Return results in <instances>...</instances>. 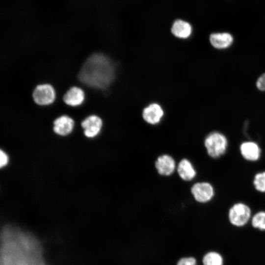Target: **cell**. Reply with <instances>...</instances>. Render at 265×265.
I'll use <instances>...</instances> for the list:
<instances>
[{"instance_id": "obj_16", "label": "cell", "mask_w": 265, "mask_h": 265, "mask_svg": "<svg viewBox=\"0 0 265 265\" xmlns=\"http://www.w3.org/2000/svg\"><path fill=\"white\" fill-rule=\"evenodd\" d=\"M251 224L254 228L265 231V212L261 211L256 213L252 218Z\"/></svg>"}, {"instance_id": "obj_6", "label": "cell", "mask_w": 265, "mask_h": 265, "mask_svg": "<svg viewBox=\"0 0 265 265\" xmlns=\"http://www.w3.org/2000/svg\"><path fill=\"white\" fill-rule=\"evenodd\" d=\"M75 126L74 119L67 115H61L53 122V130L57 134L66 136L70 134Z\"/></svg>"}, {"instance_id": "obj_9", "label": "cell", "mask_w": 265, "mask_h": 265, "mask_svg": "<svg viewBox=\"0 0 265 265\" xmlns=\"http://www.w3.org/2000/svg\"><path fill=\"white\" fill-rule=\"evenodd\" d=\"M164 114L161 106L157 103H152L145 107L142 111L143 119L148 123L154 125L159 123Z\"/></svg>"}, {"instance_id": "obj_15", "label": "cell", "mask_w": 265, "mask_h": 265, "mask_svg": "<svg viewBox=\"0 0 265 265\" xmlns=\"http://www.w3.org/2000/svg\"><path fill=\"white\" fill-rule=\"evenodd\" d=\"M202 263L203 265H223L224 259L219 253L210 251L204 256Z\"/></svg>"}, {"instance_id": "obj_18", "label": "cell", "mask_w": 265, "mask_h": 265, "mask_svg": "<svg viewBox=\"0 0 265 265\" xmlns=\"http://www.w3.org/2000/svg\"><path fill=\"white\" fill-rule=\"evenodd\" d=\"M196 260L194 257H185L181 259L177 265H197Z\"/></svg>"}, {"instance_id": "obj_4", "label": "cell", "mask_w": 265, "mask_h": 265, "mask_svg": "<svg viewBox=\"0 0 265 265\" xmlns=\"http://www.w3.org/2000/svg\"><path fill=\"white\" fill-rule=\"evenodd\" d=\"M251 217V210L248 206L241 203L234 205L229 210V220L235 226L240 227L245 225Z\"/></svg>"}, {"instance_id": "obj_10", "label": "cell", "mask_w": 265, "mask_h": 265, "mask_svg": "<svg viewBox=\"0 0 265 265\" xmlns=\"http://www.w3.org/2000/svg\"><path fill=\"white\" fill-rule=\"evenodd\" d=\"M155 166L159 174L168 176L173 173L176 165L174 159L171 156L163 155L158 158Z\"/></svg>"}, {"instance_id": "obj_19", "label": "cell", "mask_w": 265, "mask_h": 265, "mask_svg": "<svg viewBox=\"0 0 265 265\" xmlns=\"http://www.w3.org/2000/svg\"><path fill=\"white\" fill-rule=\"evenodd\" d=\"M0 168H2L7 165L8 163L9 158L6 153L2 150H0Z\"/></svg>"}, {"instance_id": "obj_20", "label": "cell", "mask_w": 265, "mask_h": 265, "mask_svg": "<svg viewBox=\"0 0 265 265\" xmlns=\"http://www.w3.org/2000/svg\"><path fill=\"white\" fill-rule=\"evenodd\" d=\"M256 86L261 91H265V73L263 74L257 80Z\"/></svg>"}, {"instance_id": "obj_7", "label": "cell", "mask_w": 265, "mask_h": 265, "mask_svg": "<svg viewBox=\"0 0 265 265\" xmlns=\"http://www.w3.org/2000/svg\"><path fill=\"white\" fill-rule=\"evenodd\" d=\"M191 191L195 199L201 203L210 201L214 194L212 186L206 182L195 184L192 186Z\"/></svg>"}, {"instance_id": "obj_8", "label": "cell", "mask_w": 265, "mask_h": 265, "mask_svg": "<svg viewBox=\"0 0 265 265\" xmlns=\"http://www.w3.org/2000/svg\"><path fill=\"white\" fill-rule=\"evenodd\" d=\"M85 97L84 91L81 87L72 86L64 94L63 101L68 106L77 107L83 103Z\"/></svg>"}, {"instance_id": "obj_14", "label": "cell", "mask_w": 265, "mask_h": 265, "mask_svg": "<svg viewBox=\"0 0 265 265\" xmlns=\"http://www.w3.org/2000/svg\"><path fill=\"white\" fill-rule=\"evenodd\" d=\"M177 171L180 177L186 181L192 180L196 175V171L191 163L186 159L180 161L178 165Z\"/></svg>"}, {"instance_id": "obj_1", "label": "cell", "mask_w": 265, "mask_h": 265, "mask_svg": "<svg viewBox=\"0 0 265 265\" xmlns=\"http://www.w3.org/2000/svg\"><path fill=\"white\" fill-rule=\"evenodd\" d=\"M113 61L102 52L91 53L83 62L77 75V86L106 91L115 77Z\"/></svg>"}, {"instance_id": "obj_5", "label": "cell", "mask_w": 265, "mask_h": 265, "mask_svg": "<svg viewBox=\"0 0 265 265\" xmlns=\"http://www.w3.org/2000/svg\"><path fill=\"white\" fill-rule=\"evenodd\" d=\"M102 118L96 114H91L84 118L80 122L84 135L93 138L100 132L103 127Z\"/></svg>"}, {"instance_id": "obj_13", "label": "cell", "mask_w": 265, "mask_h": 265, "mask_svg": "<svg viewBox=\"0 0 265 265\" xmlns=\"http://www.w3.org/2000/svg\"><path fill=\"white\" fill-rule=\"evenodd\" d=\"M171 32L177 38L186 39L191 35L192 27L188 22L178 20L173 23L171 28Z\"/></svg>"}, {"instance_id": "obj_3", "label": "cell", "mask_w": 265, "mask_h": 265, "mask_svg": "<svg viewBox=\"0 0 265 265\" xmlns=\"http://www.w3.org/2000/svg\"><path fill=\"white\" fill-rule=\"evenodd\" d=\"M34 102L39 106H47L53 104L56 99L53 86L49 83L37 85L32 93Z\"/></svg>"}, {"instance_id": "obj_2", "label": "cell", "mask_w": 265, "mask_h": 265, "mask_svg": "<svg viewBox=\"0 0 265 265\" xmlns=\"http://www.w3.org/2000/svg\"><path fill=\"white\" fill-rule=\"evenodd\" d=\"M227 144L226 137L218 132L211 133L205 140L207 152L213 158H217L222 155L226 150Z\"/></svg>"}, {"instance_id": "obj_12", "label": "cell", "mask_w": 265, "mask_h": 265, "mask_svg": "<svg viewBox=\"0 0 265 265\" xmlns=\"http://www.w3.org/2000/svg\"><path fill=\"white\" fill-rule=\"evenodd\" d=\"M240 150L242 156L247 160L255 161L260 158L261 152L260 148L254 142L246 141L242 143L240 145Z\"/></svg>"}, {"instance_id": "obj_17", "label": "cell", "mask_w": 265, "mask_h": 265, "mask_svg": "<svg viewBox=\"0 0 265 265\" xmlns=\"http://www.w3.org/2000/svg\"><path fill=\"white\" fill-rule=\"evenodd\" d=\"M256 189L261 192H265V172L258 173L254 180Z\"/></svg>"}, {"instance_id": "obj_11", "label": "cell", "mask_w": 265, "mask_h": 265, "mask_svg": "<svg viewBox=\"0 0 265 265\" xmlns=\"http://www.w3.org/2000/svg\"><path fill=\"white\" fill-rule=\"evenodd\" d=\"M212 45L218 49H224L230 47L233 42V36L229 33H214L210 36Z\"/></svg>"}]
</instances>
